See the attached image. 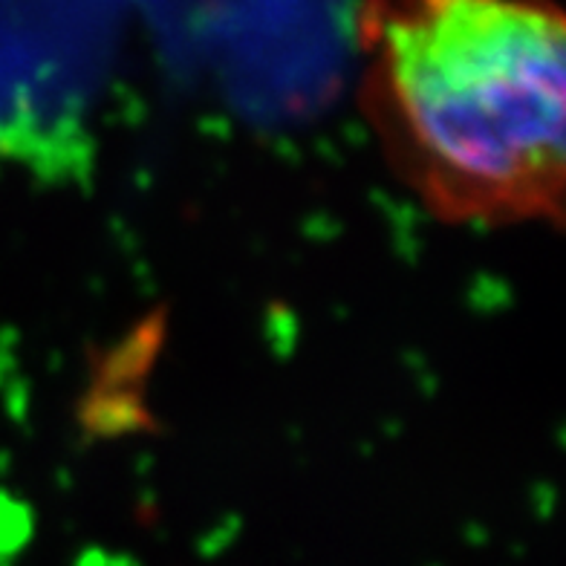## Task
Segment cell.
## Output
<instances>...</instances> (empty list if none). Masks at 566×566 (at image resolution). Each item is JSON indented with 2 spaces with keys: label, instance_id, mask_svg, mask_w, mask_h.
Here are the masks:
<instances>
[{
  "label": "cell",
  "instance_id": "6da1fadb",
  "mask_svg": "<svg viewBox=\"0 0 566 566\" xmlns=\"http://www.w3.org/2000/svg\"><path fill=\"white\" fill-rule=\"evenodd\" d=\"M365 107L446 223L564 220V15L549 0H433L361 32Z\"/></svg>",
  "mask_w": 566,
  "mask_h": 566
}]
</instances>
